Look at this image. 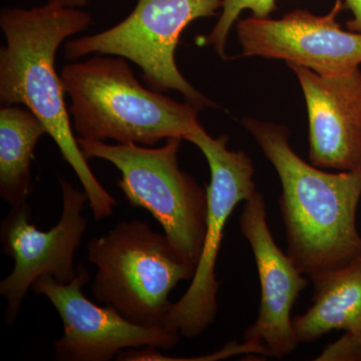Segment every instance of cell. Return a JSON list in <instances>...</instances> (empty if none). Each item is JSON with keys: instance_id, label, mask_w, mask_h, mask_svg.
Returning a JSON list of instances; mask_svg holds the SVG:
<instances>
[{"instance_id": "obj_1", "label": "cell", "mask_w": 361, "mask_h": 361, "mask_svg": "<svg viewBox=\"0 0 361 361\" xmlns=\"http://www.w3.org/2000/svg\"><path fill=\"white\" fill-rule=\"evenodd\" d=\"M92 16L75 7L47 2L33 8L4 7L0 27V103L23 106L44 126L63 160L78 176L94 219L111 216L118 202L97 179L73 134L56 56L66 39L84 32Z\"/></svg>"}, {"instance_id": "obj_2", "label": "cell", "mask_w": 361, "mask_h": 361, "mask_svg": "<svg viewBox=\"0 0 361 361\" xmlns=\"http://www.w3.org/2000/svg\"><path fill=\"white\" fill-rule=\"evenodd\" d=\"M242 123L279 176V208L288 255L298 269L312 278L360 259L356 210L361 198V166L324 172L291 149L290 133L284 126L254 118H245Z\"/></svg>"}, {"instance_id": "obj_3", "label": "cell", "mask_w": 361, "mask_h": 361, "mask_svg": "<svg viewBox=\"0 0 361 361\" xmlns=\"http://www.w3.org/2000/svg\"><path fill=\"white\" fill-rule=\"evenodd\" d=\"M59 75L80 139L154 147L169 137L185 140L201 126L200 109L145 87L120 56H92Z\"/></svg>"}, {"instance_id": "obj_4", "label": "cell", "mask_w": 361, "mask_h": 361, "mask_svg": "<svg viewBox=\"0 0 361 361\" xmlns=\"http://www.w3.org/2000/svg\"><path fill=\"white\" fill-rule=\"evenodd\" d=\"M87 259L97 268L94 299L144 327L165 326L171 291L196 272L165 233L141 220L122 221L90 239Z\"/></svg>"}, {"instance_id": "obj_5", "label": "cell", "mask_w": 361, "mask_h": 361, "mask_svg": "<svg viewBox=\"0 0 361 361\" xmlns=\"http://www.w3.org/2000/svg\"><path fill=\"white\" fill-rule=\"evenodd\" d=\"M180 137H169L160 148L109 144L78 137L89 159L109 161L120 171L118 187L130 205L153 215L173 245L198 264L207 228L208 194L178 163Z\"/></svg>"}, {"instance_id": "obj_6", "label": "cell", "mask_w": 361, "mask_h": 361, "mask_svg": "<svg viewBox=\"0 0 361 361\" xmlns=\"http://www.w3.org/2000/svg\"><path fill=\"white\" fill-rule=\"evenodd\" d=\"M223 0H137L129 16L94 35L68 40L65 56L78 61L90 54L115 56L132 61L142 71L149 89L176 90L188 103L203 110L216 104L183 77L176 63L180 35L192 21L211 18Z\"/></svg>"}, {"instance_id": "obj_7", "label": "cell", "mask_w": 361, "mask_h": 361, "mask_svg": "<svg viewBox=\"0 0 361 361\" xmlns=\"http://www.w3.org/2000/svg\"><path fill=\"white\" fill-rule=\"evenodd\" d=\"M201 149L210 167L208 215L203 249L189 288L172 303L164 325L185 338H194L215 322L221 282L216 263L222 246L225 225L235 207L256 193L253 163L243 151L228 149L227 135L212 137L202 126L185 137Z\"/></svg>"}, {"instance_id": "obj_8", "label": "cell", "mask_w": 361, "mask_h": 361, "mask_svg": "<svg viewBox=\"0 0 361 361\" xmlns=\"http://www.w3.org/2000/svg\"><path fill=\"white\" fill-rule=\"evenodd\" d=\"M63 211L58 224L42 231L32 222L30 204L11 207L0 227L4 254L13 259L11 274L0 282V295L6 299V323L13 326L23 299L39 278L49 276L61 284L78 274L75 256L82 244L87 222L84 216L89 198L84 190L75 189L68 180L59 179Z\"/></svg>"}, {"instance_id": "obj_9", "label": "cell", "mask_w": 361, "mask_h": 361, "mask_svg": "<svg viewBox=\"0 0 361 361\" xmlns=\"http://www.w3.org/2000/svg\"><path fill=\"white\" fill-rule=\"evenodd\" d=\"M90 279L89 270L80 264L70 283L44 276L32 285V291L49 299L63 322V336L54 344L56 360L110 361L128 349L169 350L177 345L182 337L177 330L141 326L111 306L101 307L87 299L82 288Z\"/></svg>"}, {"instance_id": "obj_10", "label": "cell", "mask_w": 361, "mask_h": 361, "mask_svg": "<svg viewBox=\"0 0 361 361\" xmlns=\"http://www.w3.org/2000/svg\"><path fill=\"white\" fill-rule=\"evenodd\" d=\"M341 0L327 16L303 9L280 20L255 16L237 23L243 56L283 59L325 77L349 75L361 65V32H345L336 21Z\"/></svg>"}, {"instance_id": "obj_11", "label": "cell", "mask_w": 361, "mask_h": 361, "mask_svg": "<svg viewBox=\"0 0 361 361\" xmlns=\"http://www.w3.org/2000/svg\"><path fill=\"white\" fill-rule=\"evenodd\" d=\"M240 227L253 252L261 287L258 317L244 334V342L254 346L257 355L284 357L299 343L291 310L308 280L275 243L262 194L256 192L244 202Z\"/></svg>"}, {"instance_id": "obj_12", "label": "cell", "mask_w": 361, "mask_h": 361, "mask_svg": "<svg viewBox=\"0 0 361 361\" xmlns=\"http://www.w3.org/2000/svg\"><path fill=\"white\" fill-rule=\"evenodd\" d=\"M302 89L310 120V161L317 168L361 166V71L325 77L286 63Z\"/></svg>"}, {"instance_id": "obj_13", "label": "cell", "mask_w": 361, "mask_h": 361, "mask_svg": "<svg viewBox=\"0 0 361 361\" xmlns=\"http://www.w3.org/2000/svg\"><path fill=\"white\" fill-rule=\"evenodd\" d=\"M311 280L313 305L293 318L299 343L314 342L331 330H344L345 334L315 360H361V258Z\"/></svg>"}, {"instance_id": "obj_14", "label": "cell", "mask_w": 361, "mask_h": 361, "mask_svg": "<svg viewBox=\"0 0 361 361\" xmlns=\"http://www.w3.org/2000/svg\"><path fill=\"white\" fill-rule=\"evenodd\" d=\"M44 135V126L27 109H0V196L11 207L27 203L32 196V164Z\"/></svg>"}, {"instance_id": "obj_15", "label": "cell", "mask_w": 361, "mask_h": 361, "mask_svg": "<svg viewBox=\"0 0 361 361\" xmlns=\"http://www.w3.org/2000/svg\"><path fill=\"white\" fill-rule=\"evenodd\" d=\"M221 8L219 20L204 42L212 47L221 59H225L228 37L242 11L249 9L255 18H267L276 11V2L275 0H223Z\"/></svg>"}, {"instance_id": "obj_16", "label": "cell", "mask_w": 361, "mask_h": 361, "mask_svg": "<svg viewBox=\"0 0 361 361\" xmlns=\"http://www.w3.org/2000/svg\"><path fill=\"white\" fill-rule=\"evenodd\" d=\"M346 6L353 11V18L346 23L350 32H361V0H344Z\"/></svg>"}, {"instance_id": "obj_17", "label": "cell", "mask_w": 361, "mask_h": 361, "mask_svg": "<svg viewBox=\"0 0 361 361\" xmlns=\"http://www.w3.org/2000/svg\"><path fill=\"white\" fill-rule=\"evenodd\" d=\"M49 4H59V6H66V7H75V8H80L87 6L90 0H47Z\"/></svg>"}]
</instances>
